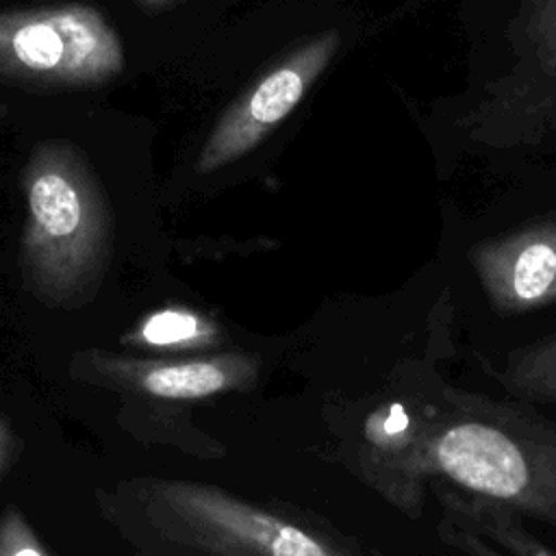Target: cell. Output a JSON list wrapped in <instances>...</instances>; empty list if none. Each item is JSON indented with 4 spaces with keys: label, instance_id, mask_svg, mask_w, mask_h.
Returning a JSON list of instances; mask_svg holds the SVG:
<instances>
[{
    "label": "cell",
    "instance_id": "7a4b0ae2",
    "mask_svg": "<svg viewBox=\"0 0 556 556\" xmlns=\"http://www.w3.org/2000/svg\"><path fill=\"white\" fill-rule=\"evenodd\" d=\"M22 189L26 278L48 304H72L87 293L109 256L106 195L85 154L63 141H43L30 152Z\"/></svg>",
    "mask_w": 556,
    "mask_h": 556
},
{
    "label": "cell",
    "instance_id": "8fae6325",
    "mask_svg": "<svg viewBox=\"0 0 556 556\" xmlns=\"http://www.w3.org/2000/svg\"><path fill=\"white\" fill-rule=\"evenodd\" d=\"M217 337L219 330L211 319L180 306L161 308L137 328V341L154 348H200L215 343Z\"/></svg>",
    "mask_w": 556,
    "mask_h": 556
},
{
    "label": "cell",
    "instance_id": "4fadbf2b",
    "mask_svg": "<svg viewBox=\"0 0 556 556\" xmlns=\"http://www.w3.org/2000/svg\"><path fill=\"white\" fill-rule=\"evenodd\" d=\"M530 35L539 48V54L556 74V0H536Z\"/></svg>",
    "mask_w": 556,
    "mask_h": 556
},
{
    "label": "cell",
    "instance_id": "5b68a950",
    "mask_svg": "<svg viewBox=\"0 0 556 556\" xmlns=\"http://www.w3.org/2000/svg\"><path fill=\"white\" fill-rule=\"evenodd\" d=\"M341 37L330 30L267 72L213 126L195 163L198 174H213L254 150L300 104L326 70Z\"/></svg>",
    "mask_w": 556,
    "mask_h": 556
},
{
    "label": "cell",
    "instance_id": "52a82bcc",
    "mask_svg": "<svg viewBox=\"0 0 556 556\" xmlns=\"http://www.w3.org/2000/svg\"><path fill=\"white\" fill-rule=\"evenodd\" d=\"M476 276L500 313L556 302V222H534L471 248Z\"/></svg>",
    "mask_w": 556,
    "mask_h": 556
},
{
    "label": "cell",
    "instance_id": "ba28073f",
    "mask_svg": "<svg viewBox=\"0 0 556 556\" xmlns=\"http://www.w3.org/2000/svg\"><path fill=\"white\" fill-rule=\"evenodd\" d=\"M432 489L443 508L441 536L465 556H556L523 528L515 508L439 484Z\"/></svg>",
    "mask_w": 556,
    "mask_h": 556
},
{
    "label": "cell",
    "instance_id": "5bb4252c",
    "mask_svg": "<svg viewBox=\"0 0 556 556\" xmlns=\"http://www.w3.org/2000/svg\"><path fill=\"white\" fill-rule=\"evenodd\" d=\"M15 452H17V439H15L13 426L4 415H0V480L9 471L15 458Z\"/></svg>",
    "mask_w": 556,
    "mask_h": 556
},
{
    "label": "cell",
    "instance_id": "3957f363",
    "mask_svg": "<svg viewBox=\"0 0 556 556\" xmlns=\"http://www.w3.org/2000/svg\"><path fill=\"white\" fill-rule=\"evenodd\" d=\"M109 20L83 2L0 11V78L43 87H98L124 72Z\"/></svg>",
    "mask_w": 556,
    "mask_h": 556
},
{
    "label": "cell",
    "instance_id": "9a60e30c",
    "mask_svg": "<svg viewBox=\"0 0 556 556\" xmlns=\"http://www.w3.org/2000/svg\"><path fill=\"white\" fill-rule=\"evenodd\" d=\"M139 7L148 9V11H161V9H167L180 0H135Z\"/></svg>",
    "mask_w": 556,
    "mask_h": 556
},
{
    "label": "cell",
    "instance_id": "7c38bea8",
    "mask_svg": "<svg viewBox=\"0 0 556 556\" xmlns=\"http://www.w3.org/2000/svg\"><path fill=\"white\" fill-rule=\"evenodd\" d=\"M0 556H48L15 508H7L0 517Z\"/></svg>",
    "mask_w": 556,
    "mask_h": 556
},
{
    "label": "cell",
    "instance_id": "2e32d148",
    "mask_svg": "<svg viewBox=\"0 0 556 556\" xmlns=\"http://www.w3.org/2000/svg\"><path fill=\"white\" fill-rule=\"evenodd\" d=\"M4 115V106H2V102H0V117Z\"/></svg>",
    "mask_w": 556,
    "mask_h": 556
},
{
    "label": "cell",
    "instance_id": "8992f818",
    "mask_svg": "<svg viewBox=\"0 0 556 556\" xmlns=\"http://www.w3.org/2000/svg\"><path fill=\"white\" fill-rule=\"evenodd\" d=\"M430 408L389 400L363 421L358 463L369 484L406 515H417L424 502L426 432Z\"/></svg>",
    "mask_w": 556,
    "mask_h": 556
},
{
    "label": "cell",
    "instance_id": "9c48e42d",
    "mask_svg": "<svg viewBox=\"0 0 556 556\" xmlns=\"http://www.w3.org/2000/svg\"><path fill=\"white\" fill-rule=\"evenodd\" d=\"M119 369L146 393L159 400H202L232 389H248L258 376L252 354H219L185 361L132 363Z\"/></svg>",
    "mask_w": 556,
    "mask_h": 556
},
{
    "label": "cell",
    "instance_id": "6da1fadb",
    "mask_svg": "<svg viewBox=\"0 0 556 556\" xmlns=\"http://www.w3.org/2000/svg\"><path fill=\"white\" fill-rule=\"evenodd\" d=\"M426 473L556 526V428L504 404L430 408Z\"/></svg>",
    "mask_w": 556,
    "mask_h": 556
},
{
    "label": "cell",
    "instance_id": "30bf717a",
    "mask_svg": "<svg viewBox=\"0 0 556 556\" xmlns=\"http://www.w3.org/2000/svg\"><path fill=\"white\" fill-rule=\"evenodd\" d=\"M500 378L513 395L556 402V334L513 352Z\"/></svg>",
    "mask_w": 556,
    "mask_h": 556
},
{
    "label": "cell",
    "instance_id": "277c9868",
    "mask_svg": "<svg viewBox=\"0 0 556 556\" xmlns=\"http://www.w3.org/2000/svg\"><path fill=\"white\" fill-rule=\"evenodd\" d=\"M165 526L208 556H352L328 536L217 486L169 480L154 489Z\"/></svg>",
    "mask_w": 556,
    "mask_h": 556
}]
</instances>
